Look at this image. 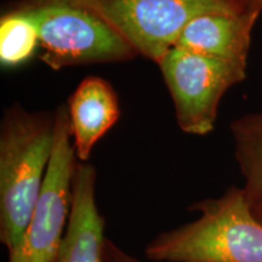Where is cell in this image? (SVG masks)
<instances>
[{
    "label": "cell",
    "mask_w": 262,
    "mask_h": 262,
    "mask_svg": "<svg viewBox=\"0 0 262 262\" xmlns=\"http://www.w3.org/2000/svg\"><path fill=\"white\" fill-rule=\"evenodd\" d=\"M40 50L38 29L27 12L19 6L0 19V63L3 68L24 66Z\"/></svg>",
    "instance_id": "obj_11"
},
{
    "label": "cell",
    "mask_w": 262,
    "mask_h": 262,
    "mask_svg": "<svg viewBox=\"0 0 262 262\" xmlns=\"http://www.w3.org/2000/svg\"><path fill=\"white\" fill-rule=\"evenodd\" d=\"M55 117L12 104L0 129V242L17 247L44 185L54 145Z\"/></svg>",
    "instance_id": "obj_2"
},
{
    "label": "cell",
    "mask_w": 262,
    "mask_h": 262,
    "mask_svg": "<svg viewBox=\"0 0 262 262\" xmlns=\"http://www.w3.org/2000/svg\"><path fill=\"white\" fill-rule=\"evenodd\" d=\"M255 214H256L258 220H260V221L262 222V208L257 209V210H255Z\"/></svg>",
    "instance_id": "obj_14"
},
{
    "label": "cell",
    "mask_w": 262,
    "mask_h": 262,
    "mask_svg": "<svg viewBox=\"0 0 262 262\" xmlns=\"http://www.w3.org/2000/svg\"><path fill=\"white\" fill-rule=\"evenodd\" d=\"M261 12H212L192 19L175 48L229 63L248 66L251 32Z\"/></svg>",
    "instance_id": "obj_8"
},
{
    "label": "cell",
    "mask_w": 262,
    "mask_h": 262,
    "mask_svg": "<svg viewBox=\"0 0 262 262\" xmlns=\"http://www.w3.org/2000/svg\"><path fill=\"white\" fill-rule=\"evenodd\" d=\"M183 133L204 136L214 130L220 102L242 83L247 67L171 48L158 63Z\"/></svg>",
    "instance_id": "obj_6"
},
{
    "label": "cell",
    "mask_w": 262,
    "mask_h": 262,
    "mask_svg": "<svg viewBox=\"0 0 262 262\" xmlns=\"http://www.w3.org/2000/svg\"><path fill=\"white\" fill-rule=\"evenodd\" d=\"M231 131L244 193L255 211L262 208V111L234 120Z\"/></svg>",
    "instance_id": "obj_10"
},
{
    "label": "cell",
    "mask_w": 262,
    "mask_h": 262,
    "mask_svg": "<svg viewBox=\"0 0 262 262\" xmlns=\"http://www.w3.org/2000/svg\"><path fill=\"white\" fill-rule=\"evenodd\" d=\"M103 262H142L139 258L127 253L122 247L111 239H106L103 253Z\"/></svg>",
    "instance_id": "obj_12"
},
{
    "label": "cell",
    "mask_w": 262,
    "mask_h": 262,
    "mask_svg": "<svg viewBox=\"0 0 262 262\" xmlns=\"http://www.w3.org/2000/svg\"><path fill=\"white\" fill-rule=\"evenodd\" d=\"M19 8L34 22L40 60L52 70L123 62L137 55L88 0H32Z\"/></svg>",
    "instance_id": "obj_3"
},
{
    "label": "cell",
    "mask_w": 262,
    "mask_h": 262,
    "mask_svg": "<svg viewBox=\"0 0 262 262\" xmlns=\"http://www.w3.org/2000/svg\"><path fill=\"white\" fill-rule=\"evenodd\" d=\"M67 110L77 157L88 162L98 140L119 119L117 93L103 78L88 77L72 94Z\"/></svg>",
    "instance_id": "obj_9"
},
{
    "label": "cell",
    "mask_w": 262,
    "mask_h": 262,
    "mask_svg": "<svg viewBox=\"0 0 262 262\" xmlns=\"http://www.w3.org/2000/svg\"><path fill=\"white\" fill-rule=\"evenodd\" d=\"M248 9L255 10V11H262V0H243Z\"/></svg>",
    "instance_id": "obj_13"
},
{
    "label": "cell",
    "mask_w": 262,
    "mask_h": 262,
    "mask_svg": "<svg viewBox=\"0 0 262 262\" xmlns=\"http://www.w3.org/2000/svg\"><path fill=\"white\" fill-rule=\"evenodd\" d=\"M54 117V145L44 185L17 247L9 253V262H52L70 221L79 159L72 140L67 106L58 107Z\"/></svg>",
    "instance_id": "obj_4"
},
{
    "label": "cell",
    "mask_w": 262,
    "mask_h": 262,
    "mask_svg": "<svg viewBox=\"0 0 262 262\" xmlns=\"http://www.w3.org/2000/svg\"><path fill=\"white\" fill-rule=\"evenodd\" d=\"M137 55L162 60L192 19L212 12L250 10L243 0H88Z\"/></svg>",
    "instance_id": "obj_5"
},
{
    "label": "cell",
    "mask_w": 262,
    "mask_h": 262,
    "mask_svg": "<svg viewBox=\"0 0 262 262\" xmlns=\"http://www.w3.org/2000/svg\"><path fill=\"white\" fill-rule=\"evenodd\" d=\"M97 172L94 165L79 162L72 188L70 221L52 262H103L106 221L96 202Z\"/></svg>",
    "instance_id": "obj_7"
},
{
    "label": "cell",
    "mask_w": 262,
    "mask_h": 262,
    "mask_svg": "<svg viewBox=\"0 0 262 262\" xmlns=\"http://www.w3.org/2000/svg\"><path fill=\"white\" fill-rule=\"evenodd\" d=\"M198 217L157 234L145 248L155 262H262V222L243 187L196 202Z\"/></svg>",
    "instance_id": "obj_1"
}]
</instances>
